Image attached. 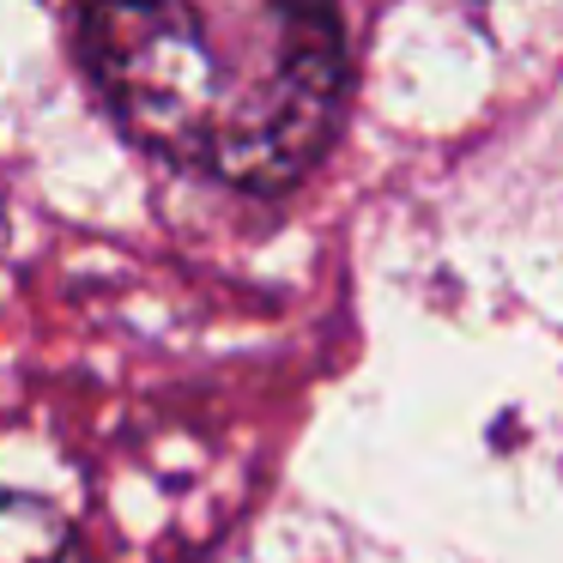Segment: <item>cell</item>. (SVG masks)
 Masks as SVG:
<instances>
[{
	"label": "cell",
	"mask_w": 563,
	"mask_h": 563,
	"mask_svg": "<svg viewBox=\"0 0 563 563\" xmlns=\"http://www.w3.org/2000/svg\"><path fill=\"white\" fill-rule=\"evenodd\" d=\"M79 55L134 140L261 195L321 164L352 79L340 13L273 0L98 7Z\"/></svg>",
	"instance_id": "cell-1"
},
{
	"label": "cell",
	"mask_w": 563,
	"mask_h": 563,
	"mask_svg": "<svg viewBox=\"0 0 563 563\" xmlns=\"http://www.w3.org/2000/svg\"><path fill=\"white\" fill-rule=\"evenodd\" d=\"M74 551V527L55 503L0 490V563H62Z\"/></svg>",
	"instance_id": "cell-2"
}]
</instances>
